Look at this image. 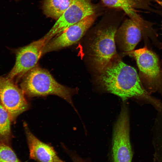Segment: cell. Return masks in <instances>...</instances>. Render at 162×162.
I'll list each match as a JSON object with an SVG mask.
<instances>
[{
	"label": "cell",
	"instance_id": "1",
	"mask_svg": "<svg viewBox=\"0 0 162 162\" xmlns=\"http://www.w3.org/2000/svg\"><path fill=\"white\" fill-rule=\"evenodd\" d=\"M99 82L104 90L125 100L131 98H142L158 110L161 103L150 96L143 88L136 70L122 61L111 64L100 73Z\"/></svg>",
	"mask_w": 162,
	"mask_h": 162
},
{
	"label": "cell",
	"instance_id": "2",
	"mask_svg": "<svg viewBox=\"0 0 162 162\" xmlns=\"http://www.w3.org/2000/svg\"><path fill=\"white\" fill-rule=\"evenodd\" d=\"M20 86L24 94L29 97L54 95L72 106V97L76 92L58 83L47 70L37 66L22 77Z\"/></svg>",
	"mask_w": 162,
	"mask_h": 162
},
{
	"label": "cell",
	"instance_id": "3",
	"mask_svg": "<svg viewBox=\"0 0 162 162\" xmlns=\"http://www.w3.org/2000/svg\"><path fill=\"white\" fill-rule=\"evenodd\" d=\"M117 30L112 26L98 30L90 45L91 58L100 73L112 64L116 54L115 39Z\"/></svg>",
	"mask_w": 162,
	"mask_h": 162
},
{
	"label": "cell",
	"instance_id": "4",
	"mask_svg": "<svg viewBox=\"0 0 162 162\" xmlns=\"http://www.w3.org/2000/svg\"><path fill=\"white\" fill-rule=\"evenodd\" d=\"M127 109L123 106L114 127L112 139L111 162H131L133 152L130 139Z\"/></svg>",
	"mask_w": 162,
	"mask_h": 162
},
{
	"label": "cell",
	"instance_id": "5",
	"mask_svg": "<svg viewBox=\"0 0 162 162\" xmlns=\"http://www.w3.org/2000/svg\"><path fill=\"white\" fill-rule=\"evenodd\" d=\"M47 43L44 36L28 45L17 50L15 52L16 62L7 77L18 80L36 66L42 50Z\"/></svg>",
	"mask_w": 162,
	"mask_h": 162
},
{
	"label": "cell",
	"instance_id": "6",
	"mask_svg": "<svg viewBox=\"0 0 162 162\" xmlns=\"http://www.w3.org/2000/svg\"><path fill=\"white\" fill-rule=\"evenodd\" d=\"M94 13V8L91 0H75L57 20L44 37L48 42L54 36L59 35L69 27Z\"/></svg>",
	"mask_w": 162,
	"mask_h": 162
},
{
	"label": "cell",
	"instance_id": "7",
	"mask_svg": "<svg viewBox=\"0 0 162 162\" xmlns=\"http://www.w3.org/2000/svg\"><path fill=\"white\" fill-rule=\"evenodd\" d=\"M0 102L8 112L12 121L29 106L22 90L13 80L7 77L0 76Z\"/></svg>",
	"mask_w": 162,
	"mask_h": 162
},
{
	"label": "cell",
	"instance_id": "8",
	"mask_svg": "<svg viewBox=\"0 0 162 162\" xmlns=\"http://www.w3.org/2000/svg\"><path fill=\"white\" fill-rule=\"evenodd\" d=\"M95 18L94 14L89 16L52 39L44 47L42 55L69 46L78 42L92 26Z\"/></svg>",
	"mask_w": 162,
	"mask_h": 162
},
{
	"label": "cell",
	"instance_id": "9",
	"mask_svg": "<svg viewBox=\"0 0 162 162\" xmlns=\"http://www.w3.org/2000/svg\"><path fill=\"white\" fill-rule=\"evenodd\" d=\"M146 28L131 19L126 20L117 30L115 36L122 50L127 52H132Z\"/></svg>",
	"mask_w": 162,
	"mask_h": 162
},
{
	"label": "cell",
	"instance_id": "10",
	"mask_svg": "<svg viewBox=\"0 0 162 162\" xmlns=\"http://www.w3.org/2000/svg\"><path fill=\"white\" fill-rule=\"evenodd\" d=\"M25 128L30 159L38 162H65L58 156L52 146L37 138L25 124Z\"/></svg>",
	"mask_w": 162,
	"mask_h": 162
},
{
	"label": "cell",
	"instance_id": "11",
	"mask_svg": "<svg viewBox=\"0 0 162 162\" xmlns=\"http://www.w3.org/2000/svg\"><path fill=\"white\" fill-rule=\"evenodd\" d=\"M141 74L150 82H152L159 77L160 69L156 56L146 47L132 52Z\"/></svg>",
	"mask_w": 162,
	"mask_h": 162
},
{
	"label": "cell",
	"instance_id": "12",
	"mask_svg": "<svg viewBox=\"0 0 162 162\" xmlns=\"http://www.w3.org/2000/svg\"><path fill=\"white\" fill-rule=\"evenodd\" d=\"M75 0H45L43 5L44 14L57 20Z\"/></svg>",
	"mask_w": 162,
	"mask_h": 162
},
{
	"label": "cell",
	"instance_id": "13",
	"mask_svg": "<svg viewBox=\"0 0 162 162\" xmlns=\"http://www.w3.org/2000/svg\"><path fill=\"white\" fill-rule=\"evenodd\" d=\"M106 5L111 8H119L123 10L131 19L141 24H146V21L136 12L134 8L124 0H100Z\"/></svg>",
	"mask_w": 162,
	"mask_h": 162
},
{
	"label": "cell",
	"instance_id": "14",
	"mask_svg": "<svg viewBox=\"0 0 162 162\" xmlns=\"http://www.w3.org/2000/svg\"><path fill=\"white\" fill-rule=\"evenodd\" d=\"M10 116L0 102V140L9 144L11 137Z\"/></svg>",
	"mask_w": 162,
	"mask_h": 162
},
{
	"label": "cell",
	"instance_id": "15",
	"mask_svg": "<svg viewBox=\"0 0 162 162\" xmlns=\"http://www.w3.org/2000/svg\"><path fill=\"white\" fill-rule=\"evenodd\" d=\"M0 162H22L8 144L0 140Z\"/></svg>",
	"mask_w": 162,
	"mask_h": 162
},
{
	"label": "cell",
	"instance_id": "16",
	"mask_svg": "<svg viewBox=\"0 0 162 162\" xmlns=\"http://www.w3.org/2000/svg\"><path fill=\"white\" fill-rule=\"evenodd\" d=\"M66 154L71 159L72 162H92L89 158H84L80 156L75 152L64 148Z\"/></svg>",
	"mask_w": 162,
	"mask_h": 162
},
{
	"label": "cell",
	"instance_id": "17",
	"mask_svg": "<svg viewBox=\"0 0 162 162\" xmlns=\"http://www.w3.org/2000/svg\"><path fill=\"white\" fill-rule=\"evenodd\" d=\"M131 6L135 8L148 10L149 7L148 0H124Z\"/></svg>",
	"mask_w": 162,
	"mask_h": 162
},
{
	"label": "cell",
	"instance_id": "18",
	"mask_svg": "<svg viewBox=\"0 0 162 162\" xmlns=\"http://www.w3.org/2000/svg\"><path fill=\"white\" fill-rule=\"evenodd\" d=\"M157 2L162 7V0H153Z\"/></svg>",
	"mask_w": 162,
	"mask_h": 162
}]
</instances>
